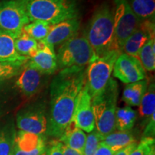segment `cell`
<instances>
[{"mask_svg":"<svg viewBox=\"0 0 155 155\" xmlns=\"http://www.w3.org/2000/svg\"><path fill=\"white\" fill-rule=\"evenodd\" d=\"M86 69L62 70L50 83L46 134L60 139L72 121L78 97L86 81Z\"/></svg>","mask_w":155,"mask_h":155,"instance_id":"cell-1","label":"cell"},{"mask_svg":"<svg viewBox=\"0 0 155 155\" xmlns=\"http://www.w3.org/2000/svg\"><path fill=\"white\" fill-rule=\"evenodd\" d=\"M84 32L93 56H101L113 50L121 51L114 35V9L106 2L96 9Z\"/></svg>","mask_w":155,"mask_h":155,"instance_id":"cell-2","label":"cell"},{"mask_svg":"<svg viewBox=\"0 0 155 155\" xmlns=\"http://www.w3.org/2000/svg\"><path fill=\"white\" fill-rule=\"evenodd\" d=\"M24 2L30 22L42 21L54 25L79 17L76 0H24Z\"/></svg>","mask_w":155,"mask_h":155,"instance_id":"cell-3","label":"cell"},{"mask_svg":"<svg viewBox=\"0 0 155 155\" xmlns=\"http://www.w3.org/2000/svg\"><path fill=\"white\" fill-rule=\"evenodd\" d=\"M119 97V86L111 78L104 90L91 99L95 130L102 139L116 130L115 114Z\"/></svg>","mask_w":155,"mask_h":155,"instance_id":"cell-4","label":"cell"},{"mask_svg":"<svg viewBox=\"0 0 155 155\" xmlns=\"http://www.w3.org/2000/svg\"><path fill=\"white\" fill-rule=\"evenodd\" d=\"M56 56L60 71L86 68L93 56V51L85 32H78L61 45Z\"/></svg>","mask_w":155,"mask_h":155,"instance_id":"cell-5","label":"cell"},{"mask_svg":"<svg viewBox=\"0 0 155 155\" xmlns=\"http://www.w3.org/2000/svg\"><path fill=\"white\" fill-rule=\"evenodd\" d=\"M122 53L113 50L101 56H92L86 69V86L91 99L100 94L110 79L115 61Z\"/></svg>","mask_w":155,"mask_h":155,"instance_id":"cell-6","label":"cell"},{"mask_svg":"<svg viewBox=\"0 0 155 155\" xmlns=\"http://www.w3.org/2000/svg\"><path fill=\"white\" fill-rule=\"evenodd\" d=\"M30 22L24 0L0 2V30L16 38Z\"/></svg>","mask_w":155,"mask_h":155,"instance_id":"cell-7","label":"cell"},{"mask_svg":"<svg viewBox=\"0 0 155 155\" xmlns=\"http://www.w3.org/2000/svg\"><path fill=\"white\" fill-rule=\"evenodd\" d=\"M114 25L116 42L122 52L124 44L139 28V19L131 10L127 0H114Z\"/></svg>","mask_w":155,"mask_h":155,"instance_id":"cell-8","label":"cell"},{"mask_svg":"<svg viewBox=\"0 0 155 155\" xmlns=\"http://www.w3.org/2000/svg\"><path fill=\"white\" fill-rule=\"evenodd\" d=\"M17 126L20 131L45 137L47 132L48 114L40 105L27 107L17 114Z\"/></svg>","mask_w":155,"mask_h":155,"instance_id":"cell-9","label":"cell"},{"mask_svg":"<svg viewBox=\"0 0 155 155\" xmlns=\"http://www.w3.org/2000/svg\"><path fill=\"white\" fill-rule=\"evenodd\" d=\"M112 73L114 77L125 84L144 80L147 78V71L140 61L124 53H121L117 58Z\"/></svg>","mask_w":155,"mask_h":155,"instance_id":"cell-10","label":"cell"},{"mask_svg":"<svg viewBox=\"0 0 155 155\" xmlns=\"http://www.w3.org/2000/svg\"><path fill=\"white\" fill-rule=\"evenodd\" d=\"M75 126L83 131L91 133L95 129V119L91 106V97L84 83L78 97L72 121Z\"/></svg>","mask_w":155,"mask_h":155,"instance_id":"cell-11","label":"cell"},{"mask_svg":"<svg viewBox=\"0 0 155 155\" xmlns=\"http://www.w3.org/2000/svg\"><path fill=\"white\" fill-rule=\"evenodd\" d=\"M47 76L27 62L17 75L15 84L25 97L31 98L41 90Z\"/></svg>","mask_w":155,"mask_h":155,"instance_id":"cell-12","label":"cell"},{"mask_svg":"<svg viewBox=\"0 0 155 155\" xmlns=\"http://www.w3.org/2000/svg\"><path fill=\"white\" fill-rule=\"evenodd\" d=\"M38 42V50L30 58L28 63L44 75L53 74L58 70L55 48L42 40Z\"/></svg>","mask_w":155,"mask_h":155,"instance_id":"cell-13","label":"cell"},{"mask_svg":"<svg viewBox=\"0 0 155 155\" xmlns=\"http://www.w3.org/2000/svg\"><path fill=\"white\" fill-rule=\"evenodd\" d=\"M154 22H141L139 28L126 40L122 48L127 55L137 58L143 46L151 39L154 38Z\"/></svg>","mask_w":155,"mask_h":155,"instance_id":"cell-14","label":"cell"},{"mask_svg":"<svg viewBox=\"0 0 155 155\" xmlns=\"http://www.w3.org/2000/svg\"><path fill=\"white\" fill-rule=\"evenodd\" d=\"M80 27L81 21L78 17L52 25L47 37L42 41L55 48V46L62 45L76 35Z\"/></svg>","mask_w":155,"mask_h":155,"instance_id":"cell-15","label":"cell"},{"mask_svg":"<svg viewBox=\"0 0 155 155\" xmlns=\"http://www.w3.org/2000/svg\"><path fill=\"white\" fill-rule=\"evenodd\" d=\"M15 38L0 30V62L25 64L30 58L17 53L15 45Z\"/></svg>","mask_w":155,"mask_h":155,"instance_id":"cell-16","label":"cell"},{"mask_svg":"<svg viewBox=\"0 0 155 155\" xmlns=\"http://www.w3.org/2000/svg\"><path fill=\"white\" fill-rule=\"evenodd\" d=\"M86 140V134L83 131L76 127L73 122L68 127L59 141L65 146L73 150L83 154L85 144Z\"/></svg>","mask_w":155,"mask_h":155,"instance_id":"cell-17","label":"cell"},{"mask_svg":"<svg viewBox=\"0 0 155 155\" xmlns=\"http://www.w3.org/2000/svg\"><path fill=\"white\" fill-rule=\"evenodd\" d=\"M45 145V137L42 136L23 131L15 134V147L22 152H32Z\"/></svg>","mask_w":155,"mask_h":155,"instance_id":"cell-18","label":"cell"},{"mask_svg":"<svg viewBox=\"0 0 155 155\" xmlns=\"http://www.w3.org/2000/svg\"><path fill=\"white\" fill-rule=\"evenodd\" d=\"M129 7L141 22H154L155 0H127Z\"/></svg>","mask_w":155,"mask_h":155,"instance_id":"cell-19","label":"cell"},{"mask_svg":"<svg viewBox=\"0 0 155 155\" xmlns=\"http://www.w3.org/2000/svg\"><path fill=\"white\" fill-rule=\"evenodd\" d=\"M148 85L147 79L127 84L123 92V100L129 106H139Z\"/></svg>","mask_w":155,"mask_h":155,"instance_id":"cell-20","label":"cell"},{"mask_svg":"<svg viewBox=\"0 0 155 155\" xmlns=\"http://www.w3.org/2000/svg\"><path fill=\"white\" fill-rule=\"evenodd\" d=\"M135 139L131 132L129 131H114L101 141L103 144L109 147L114 153L124 148L131 143L135 142Z\"/></svg>","mask_w":155,"mask_h":155,"instance_id":"cell-21","label":"cell"},{"mask_svg":"<svg viewBox=\"0 0 155 155\" xmlns=\"http://www.w3.org/2000/svg\"><path fill=\"white\" fill-rule=\"evenodd\" d=\"M139 114L144 123H147L155 114V86L154 83L148 85L147 89L139 105Z\"/></svg>","mask_w":155,"mask_h":155,"instance_id":"cell-22","label":"cell"},{"mask_svg":"<svg viewBox=\"0 0 155 155\" xmlns=\"http://www.w3.org/2000/svg\"><path fill=\"white\" fill-rule=\"evenodd\" d=\"M137 120V112L130 106L117 108L115 114V127L121 131H129Z\"/></svg>","mask_w":155,"mask_h":155,"instance_id":"cell-23","label":"cell"},{"mask_svg":"<svg viewBox=\"0 0 155 155\" xmlns=\"http://www.w3.org/2000/svg\"><path fill=\"white\" fill-rule=\"evenodd\" d=\"M15 45L19 55L30 58L38 50V42L22 30L20 35L15 38Z\"/></svg>","mask_w":155,"mask_h":155,"instance_id":"cell-24","label":"cell"},{"mask_svg":"<svg viewBox=\"0 0 155 155\" xmlns=\"http://www.w3.org/2000/svg\"><path fill=\"white\" fill-rule=\"evenodd\" d=\"M146 71H154L155 69V39L149 40L143 46L137 57Z\"/></svg>","mask_w":155,"mask_h":155,"instance_id":"cell-25","label":"cell"},{"mask_svg":"<svg viewBox=\"0 0 155 155\" xmlns=\"http://www.w3.org/2000/svg\"><path fill=\"white\" fill-rule=\"evenodd\" d=\"M52 25L42 21L30 22L23 28V31L36 41H41L45 39Z\"/></svg>","mask_w":155,"mask_h":155,"instance_id":"cell-26","label":"cell"},{"mask_svg":"<svg viewBox=\"0 0 155 155\" xmlns=\"http://www.w3.org/2000/svg\"><path fill=\"white\" fill-rule=\"evenodd\" d=\"M15 133L12 130H0V155H12Z\"/></svg>","mask_w":155,"mask_h":155,"instance_id":"cell-27","label":"cell"},{"mask_svg":"<svg viewBox=\"0 0 155 155\" xmlns=\"http://www.w3.org/2000/svg\"><path fill=\"white\" fill-rule=\"evenodd\" d=\"M25 64L0 62V82L17 77L24 68Z\"/></svg>","mask_w":155,"mask_h":155,"instance_id":"cell-28","label":"cell"},{"mask_svg":"<svg viewBox=\"0 0 155 155\" xmlns=\"http://www.w3.org/2000/svg\"><path fill=\"white\" fill-rule=\"evenodd\" d=\"M102 140L101 137L96 130L91 131L86 136L83 155H94Z\"/></svg>","mask_w":155,"mask_h":155,"instance_id":"cell-29","label":"cell"},{"mask_svg":"<svg viewBox=\"0 0 155 155\" xmlns=\"http://www.w3.org/2000/svg\"><path fill=\"white\" fill-rule=\"evenodd\" d=\"M154 138L143 137L140 144L137 145L130 155H147L151 150L155 148Z\"/></svg>","mask_w":155,"mask_h":155,"instance_id":"cell-30","label":"cell"},{"mask_svg":"<svg viewBox=\"0 0 155 155\" xmlns=\"http://www.w3.org/2000/svg\"><path fill=\"white\" fill-rule=\"evenodd\" d=\"M63 147L64 144L61 141H53L48 150L45 152V154L46 155H64Z\"/></svg>","mask_w":155,"mask_h":155,"instance_id":"cell-31","label":"cell"},{"mask_svg":"<svg viewBox=\"0 0 155 155\" xmlns=\"http://www.w3.org/2000/svg\"><path fill=\"white\" fill-rule=\"evenodd\" d=\"M155 114L151 116V118L147 123V127L144 131V137H152L154 138L155 134Z\"/></svg>","mask_w":155,"mask_h":155,"instance_id":"cell-32","label":"cell"},{"mask_svg":"<svg viewBox=\"0 0 155 155\" xmlns=\"http://www.w3.org/2000/svg\"><path fill=\"white\" fill-rule=\"evenodd\" d=\"M45 152H46L45 145V146L39 147V148L37 149V150L30 152H22V151L17 150V149L14 147V151H13L12 155H40L43 154V153H45Z\"/></svg>","mask_w":155,"mask_h":155,"instance_id":"cell-33","label":"cell"},{"mask_svg":"<svg viewBox=\"0 0 155 155\" xmlns=\"http://www.w3.org/2000/svg\"><path fill=\"white\" fill-rule=\"evenodd\" d=\"M114 154L115 153L109 147L101 142L94 155H114Z\"/></svg>","mask_w":155,"mask_h":155,"instance_id":"cell-34","label":"cell"},{"mask_svg":"<svg viewBox=\"0 0 155 155\" xmlns=\"http://www.w3.org/2000/svg\"><path fill=\"white\" fill-rule=\"evenodd\" d=\"M137 146V143L135 141V142L131 143V144L128 145V146L124 147V148L121 149V150L116 152L114 155H130L131 152L134 150Z\"/></svg>","mask_w":155,"mask_h":155,"instance_id":"cell-35","label":"cell"},{"mask_svg":"<svg viewBox=\"0 0 155 155\" xmlns=\"http://www.w3.org/2000/svg\"><path fill=\"white\" fill-rule=\"evenodd\" d=\"M63 154L64 155H83L82 153H80L77 151L73 150L72 149L69 148L65 145L63 147Z\"/></svg>","mask_w":155,"mask_h":155,"instance_id":"cell-36","label":"cell"},{"mask_svg":"<svg viewBox=\"0 0 155 155\" xmlns=\"http://www.w3.org/2000/svg\"><path fill=\"white\" fill-rule=\"evenodd\" d=\"M147 155H155V148L151 150Z\"/></svg>","mask_w":155,"mask_h":155,"instance_id":"cell-37","label":"cell"},{"mask_svg":"<svg viewBox=\"0 0 155 155\" xmlns=\"http://www.w3.org/2000/svg\"><path fill=\"white\" fill-rule=\"evenodd\" d=\"M40 155H46V154H45V153H43V154H40Z\"/></svg>","mask_w":155,"mask_h":155,"instance_id":"cell-38","label":"cell"},{"mask_svg":"<svg viewBox=\"0 0 155 155\" xmlns=\"http://www.w3.org/2000/svg\"><path fill=\"white\" fill-rule=\"evenodd\" d=\"M2 1H5V0H0V2H2Z\"/></svg>","mask_w":155,"mask_h":155,"instance_id":"cell-39","label":"cell"},{"mask_svg":"<svg viewBox=\"0 0 155 155\" xmlns=\"http://www.w3.org/2000/svg\"><path fill=\"white\" fill-rule=\"evenodd\" d=\"M0 84H1V82H0Z\"/></svg>","mask_w":155,"mask_h":155,"instance_id":"cell-40","label":"cell"}]
</instances>
